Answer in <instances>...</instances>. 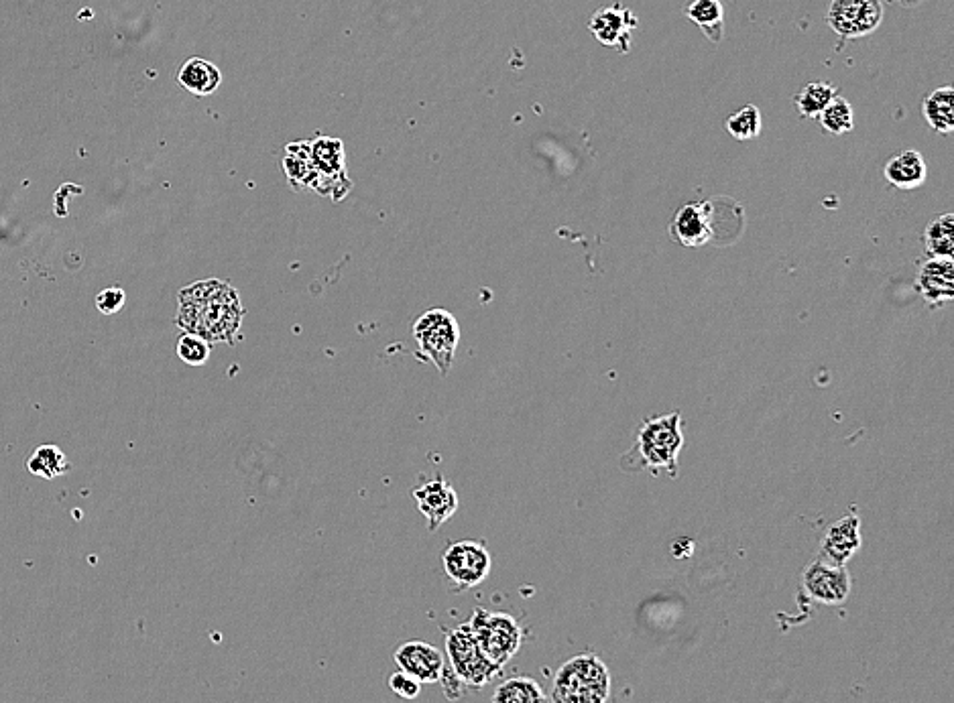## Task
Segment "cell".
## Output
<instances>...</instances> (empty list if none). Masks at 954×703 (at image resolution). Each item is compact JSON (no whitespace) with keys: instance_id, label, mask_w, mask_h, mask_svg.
<instances>
[{"instance_id":"1","label":"cell","mask_w":954,"mask_h":703,"mask_svg":"<svg viewBox=\"0 0 954 703\" xmlns=\"http://www.w3.org/2000/svg\"><path fill=\"white\" fill-rule=\"evenodd\" d=\"M245 307L228 281H198L180 291L177 326L208 344L232 342L241 332Z\"/></svg>"},{"instance_id":"2","label":"cell","mask_w":954,"mask_h":703,"mask_svg":"<svg viewBox=\"0 0 954 703\" xmlns=\"http://www.w3.org/2000/svg\"><path fill=\"white\" fill-rule=\"evenodd\" d=\"M613 691L609 667L596 655H578L566 661L552 683V703H607Z\"/></svg>"},{"instance_id":"3","label":"cell","mask_w":954,"mask_h":703,"mask_svg":"<svg viewBox=\"0 0 954 703\" xmlns=\"http://www.w3.org/2000/svg\"><path fill=\"white\" fill-rule=\"evenodd\" d=\"M682 447V417L680 413H670L643 421L637 431L633 454L639 458L641 468L651 472H668L670 478H676Z\"/></svg>"},{"instance_id":"4","label":"cell","mask_w":954,"mask_h":703,"mask_svg":"<svg viewBox=\"0 0 954 703\" xmlns=\"http://www.w3.org/2000/svg\"><path fill=\"white\" fill-rule=\"evenodd\" d=\"M468 626L485 657L499 669H503L521 649L523 630L519 622L507 612L476 608Z\"/></svg>"},{"instance_id":"5","label":"cell","mask_w":954,"mask_h":703,"mask_svg":"<svg viewBox=\"0 0 954 703\" xmlns=\"http://www.w3.org/2000/svg\"><path fill=\"white\" fill-rule=\"evenodd\" d=\"M446 657L454 675L472 689H483L503 671L485 657L468 622L452 628L446 634Z\"/></svg>"},{"instance_id":"6","label":"cell","mask_w":954,"mask_h":703,"mask_svg":"<svg viewBox=\"0 0 954 703\" xmlns=\"http://www.w3.org/2000/svg\"><path fill=\"white\" fill-rule=\"evenodd\" d=\"M413 338L420 350L446 376L452 368L454 354L460 342V326L456 317L446 309H430L417 317L413 324Z\"/></svg>"},{"instance_id":"7","label":"cell","mask_w":954,"mask_h":703,"mask_svg":"<svg viewBox=\"0 0 954 703\" xmlns=\"http://www.w3.org/2000/svg\"><path fill=\"white\" fill-rule=\"evenodd\" d=\"M442 567L458 590H470L489 578L493 557L481 541H456L442 553Z\"/></svg>"},{"instance_id":"8","label":"cell","mask_w":954,"mask_h":703,"mask_svg":"<svg viewBox=\"0 0 954 703\" xmlns=\"http://www.w3.org/2000/svg\"><path fill=\"white\" fill-rule=\"evenodd\" d=\"M883 15L881 0H832L826 21L843 41H853L873 35L881 25Z\"/></svg>"},{"instance_id":"9","label":"cell","mask_w":954,"mask_h":703,"mask_svg":"<svg viewBox=\"0 0 954 703\" xmlns=\"http://www.w3.org/2000/svg\"><path fill=\"white\" fill-rule=\"evenodd\" d=\"M310 155L314 169L318 173V191L316 194L340 202L352 187L346 175L344 163V145L340 139L322 137L310 143Z\"/></svg>"},{"instance_id":"10","label":"cell","mask_w":954,"mask_h":703,"mask_svg":"<svg viewBox=\"0 0 954 703\" xmlns=\"http://www.w3.org/2000/svg\"><path fill=\"white\" fill-rule=\"evenodd\" d=\"M802 586L814 602L824 606H841L851 594V573L847 567H834L816 559L804 569Z\"/></svg>"},{"instance_id":"11","label":"cell","mask_w":954,"mask_h":703,"mask_svg":"<svg viewBox=\"0 0 954 703\" xmlns=\"http://www.w3.org/2000/svg\"><path fill=\"white\" fill-rule=\"evenodd\" d=\"M399 671L417 679L422 685L438 683L446 667L444 653L426 641H407L393 653Z\"/></svg>"},{"instance_id":"12","label":"cell","mask_w":954,"mask_h":703,"mask_svg":"<svg viewBox=\"0 0 954 703\" xmlns=\"http://www.w3.org/2000/svg\"><path fill=\"white\" fill-rule=\"evenodd\" d=\"M633 29H637V17L629 9H623L619 5L594 11L588 21V31L596 41L621 53H627L631 49Z\"/></svg>"},{"instance_id":"13","label":"cell","mask_w":954,"mask_h":703,"mask_svg":"<svg viewBox=\"0 0 954 703\" xmlns=\"http://www.w3.org/2000/svg\"><path fill=\"white\" fill-rule=\"evenodd\" d=\"M861 543V519L857 513H849L826 529L820 547V561L834 567H845L861 549Z\"/></svg>"},{"instance_id":"14","label":"cell","mask_w":954,"mask_h":703,"mask_svg":"<svg viewBox=\"0 0 954 703\" xmlns=\"http://www.w3.org/2000/svg\"><path fill=\"white\" fill-rule=\"evenodd\" d=\"M413 498L417 502V508H420V513L428 521V531L432 533L438 531L440 525L450 521L460 506L456 490L442 476L415 488Z\"/></svg>"},{"instance_id":"15","label":"cell","mask_w":954,"mask_h":703,"mask_svg":"<svg viewBox=\"0 0 954 703\" xmlns=\"http://www.w3.org/2000/svg\"><path fill=\"white\" fill-rule=\"evenodd\" d=\"M916 289L932 307H946L954 299L952 259H928L916 277Z\"/></svg>"},{"instance_id":"16","label":"cell","mask_w":954,"mask_h":703,"mask_svg":"<svg viewBox=\"0 0 954 703\" xmlns=\"http://www.w3.org/2000/svg\"><path fill=\"white\" fill-rule=\"evenodd\" d=\"M670 234L676 242L688 248H698L712 238V222L708 204L682 206L670 224Z\"/></svg>"},{"instance_id":"17","label":"cell","mask_w":954,"mask_h":703,"mask_svg":"<svg viewBox=\"0 0 954 703\" xmlns=\"http://www.w3.org/2000/svg\"><path fill=\"white\" fill-rule=\"evenodd\" d=\"M883 175L893 187L916 189L926 181L928 169L924 157L918 151H902L887 161Z\"/></svg>"},{"instance_id":"18","label":"cell","mask_w":954,"mask_h":703,"mask_svg":"<svg viewBox=\"0 0 954 703\" xmlns=\"http://www.w3.org/2000/svg\"><path fill=\"white\" fill-rule=\"evenodd\" d=\"M283 169L295 191H302V189L318 191V173L312 163L310 143L300 141V143L287 145L285 157H283Z\"/></svg>"},{"instance_id":"19","label":"cell","mask_w":954,"mask_h":703,"mask_svg":"<svg viewBox=\"0 0 954 703\" xmlns=\"http://www.w3.org/2000/svg\"><path fill=\"white\" fill-rule=\"evenodd\" d=\"M177 82L194 96H210L220 88L222 74L208 59L192 57L180 68Z\"/></svg>"},{"instance_id":"20","label":"cell","mask_w":954,"mask_h":703,"mask_svg":"<svg viewBox=\"0 0 954 703\" xmlns=\"http://www.w3.org/2000/svg\"><path fill=\"white\" fill-rule=\"evenodd\" d=\"M922 116L934 133L950 135L954 131V88L942 86L932 90L922 100Z\"/></svg>"},{"instance_id":"21","label":"cell","mask_w":954,"mask_h":703,"mask_svg":"<svg viewBox=\"0 0 954 703\" xmlns=\"http://www.w3.org/2000/svg\"><path fill=\"white\" fill-rule=\"evenodd\" d=\"M686 17L710 39L721 43L725 37V5L721 0H692L686 7Z\"/></svg>"},{"instance_id":"22","label":"cell","mask_w":954,"mask_h":703,"mask_svg":"<svg viewBox=\"0 0 954 703\" xmlns=\"http://www.w3.org/2000/svg\"><path fill=\"white\" fill-rule=\"evenodd\" d=\"M493 703H550V699L535 679L509 677L495 689Z\"/></svg>"},{"instance_id":"23","label":"cell","mask_w":954,"mask_h":703,"mask_svg":"<svg viewBox=\"0 0 954 703\" xmlns=\"http://www.w3.org/2000/svg\"><path fill=\"white\" fill-rule=\"evenodd\" d=\"M924 248L930 259H952L954 254V216L942 214L924 230Z\"/></svg>"},{"instance_id":"24","label":"cell","mask_w":954,"mask_h":703,"mask_svg":"<svg viewBox=\"0 0 954 703\" xmlns=\"http://www.w3.org/2000/svg\"><path fill=\"white\" fill-rule=\"evenodd\" d=\"M837 96H839V88L834 84L812 82L794 96V104L804 118H818L822 110Z\"/></svg>"},{"instance_id":"25","label":"cell","mask_w":954,"mask_h":703,"mask_svg":"<svg viewBox=\"0 0 954 703\" xmlns=\"http://www.w3.org/2000/svg\"><path fill=\"white\" fill-rule=\"evenodd\" d=\"M27 470L39 478L53 480L70 470V462L57 445H41L27 460Z\"/></svg>"},{"instance_id":"26","label":"cell","mask_w":954,"mask_h":703,"mask_svg":"<svg viewBox=\"0 0 954 703\" xmlns=\"http://www.w3.org/2000/svg\"><path fill=\"white\" fill-rule=\"evenodd\" d=\"M820 126L830 135H847L855 129V112L849 100L837 96L818 116Z\"/></svg>"},{"instance_id":"27","label":"cell","mask_w":954,"mask_h":703,"mask_svg":"<svg viewBox=\"0 0 954 703\" xmlns=\"http://www.w3.org/2000/svg\"><path fill=\"white\" fill-rule=\"evenodd\" d=\"M725 129L735 141H751L761 133V112L755 104H745L725 120Z\"/></svg>"},{"instance_id":"28","label":"cell","mask_w":954,"mask_h":703,"mask_svg":"<svg viewBox=\"0 0 954 703\" xmlns=\"http://www.w3.org/2000/svg\"><path fill=\"white\" fill-rule=\"evenodd\" d=\"M177 356L190 366H204L210 358V344L194 334H182L177 340Z\"/></svg>"},{"instance_id":"29","label":"cell","mask_w":954,"mask_h":703,"mask_svg":"<svg viewBox=\"0 0 954 703\" xmlns=\"http://www.w3.org/2000/svg\"><path fill=\"white\" fill-rule=\"evenodd\" d=\"M125 301H127V293L121 287H108L96 295V307L104 315L118 313L125 307Z\"/></svg>"},{"instance_id":"30","label":"cell","mask_w":954,"mask_h":703,"mask_svg":"<svg viewBox=\"0 0 954 703\" xmlns=\"http://www.w3.org/2000/svg\"><path fill=\"white\" fill-rule=\"evenodd\" d=\"M389 687L395 695H399L401 699H415L417 695L422 693V683L409 677L407 673L403 671H397L389 677Z\"/></svg>"},{"instance_id":"31","label":"cell","mask_w":954,"mask_h":703,"mask_svg":"<svg viewBox=\"0 0 954 703\" xmlns=\"http://www.w3.org/2000/svg\"><path fill=\"white\" fill-rule=\"evenodd\" d=\"M442 685H444V693L448 699H460L464 695V683L454 675V671L450 667H444L442 671V677H440Z\"/></svg>"},{"instance_id":"32","label":"cell","mask_w":954,"mask_h":703,"mask_svg":"<svg viewBox=\"0 0 954 703\" xmlns=\"http://www.w3.org/2000/svg\"><path fill=\"white\" fill-rule=\"evenodd\" d=\"M898 3H900L902 7H914V5L920 3V0H898Z\"/></svg>"}]
</instances>
